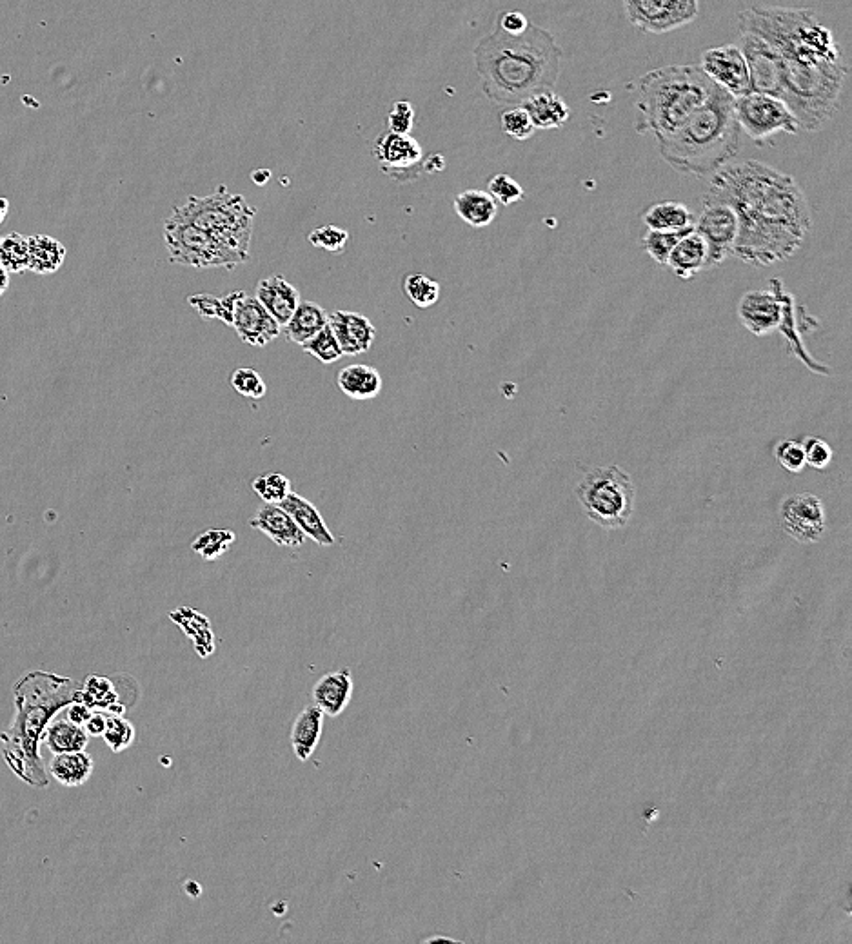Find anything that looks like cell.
I'll return each mask as SVG.
<instances>
[{"instance_id": "cb8c5ba5", "label": "cell", "mask_w": 852, "mask_h": 944, "mask_svg": "<svg viewBox=\"0 0 852 944\" xmlns=\"http://www.w3.org/2000/svg\"><path fill=\"white\" fill-rule=\"evenodd\" d=\"M707 260H709V247L696 229H691L687 235L680 238V242L674 246L673 253L667 260V266L671 267L674 275L682 280H691L698 273L707 271Z\"/></svg>"}, {"instance_id": "5bb4252c", "label": "cell", "mask_w": 852, "mask_h": 944, "mask_svg": "<svg viewBox=\"0 0 852 944\" xmlns=\"http://www.w3.org/2000/svg\"><path fill=\"white\" fill-rule=\"evenodd\" d=\"M738 48L744 53L751 88L756 93L778 97L782 95V69L780 57L769 42L749 31H738Z\"/></svg>"}, {"instance_id": "e575fe53", "label": "cell", "mask_w": 852, "mask_h": 944, "mask_svg": "<svg viewBox=\"0 0 852 944\" xmlns=\"http://www.w3.org/2000/svg\"><path fill=\"white\" fill-rule=\"evenodd\" d=\"M79 701L86 703L93 710H108L111 714H124V705H120L119 694L115 690L113 681L100 676H90L84 681V687L79 689Z\"/></svg>"}, {"instance_id": "9c48e42d", "label": "cell", "mask_w": 852, "mask_h": 944, "mask_svg": "<svg viewBox=\"0 0 852 944\" xmlns=\"http://www.w3.org/2000/svg\"><path fill=\"white\" fill-rule=\"evenodd\" d=\"M164 240L168 246L169 260L180 266L235 269L248 262V258L238 255L237 251L222 244L208 231L173 215L164 224Z\"/></svg>"}, {"instance_id": "f5cc1de1", "label": "cell", "mask_w": 852, "mask_h": 944, "mask_svg": "<svg viewBox=\"0 0 852 944\" xmlns=\"http://www.w3.org/2000/svg\"><path fill=\"white\" fill-rule=\"evenodd\" d=\"M66 712H68V719H70L71 723H75V725H79V727H84L86 721L91 718V714H93L95 710L88 707L86 703H82V701H73V703H70V705L66 707Z\"/></svg>"}, {"instance_id": "30bf717a", "label": "cell", "mask_w": 852, "mask_h": 944, "mask_svg": "<svg viewBox=\"0 0 852 944\" xmlns=\"http://www.w3.org/2000/svg\"><path fill=\"white\" fill-rule=\"evenodd\" d=\"M733 106L740 131L753 138L756 144H765L782 133H800V126L791 109L778 97L751 91L747 95L736 97Z\"/></svg>"}, {"instance_id": "484cf974", "label": "cell", "mask_w": 852, "mask_h": 944, "mask_svg": "<svg viewBox=\"0 0 852 944\" xmlns=\"http://www.w3.org/2000/svg\"><path fill=\"white\" fill-rule=\"evenodd\" d=\"M529 117L533 120L536 129H558L567 124L571 118V109L567 106L564 97L553 89H544L531 95L522 104Z\"/></svg>"}, {"instance_id": "4fadbf2b", "label": "cell", "mask_w": 852, "mask_h": 944, "mask_svg": "<svg viewBox=\"0 0 852 944\" xmlns=\"http://www.w3.org/2000/svg\"><path fill=\"white\" fill-rule=\"evenodd\" d=\"M694 229L704 236L709 247V269L724 264L729 256H733L738 220L731 207L720 202H704L700 217L694 220Z\"/></svg>"}, {"instance_id": "9a60e30c", "label": "cell", "mask_w": 852, "mask_h": 944, "mask_svg": "<svg viewBox=\"0 0 852 944\" xmlns=\"http://www.w3.org/2000/svg\"><path fill=\"white\" fill-rule=\"evenodd\" d=\"M700 68L714 86L725 89L734 99L753 91L744 53L736 44L704 51Z\"/></svg>"}, {"instance_id": "d6a6232c", "label": "cell", "mask_w": 852, "mask_h": 944, "mask_svg": "<svg viewBox=\"0 0 852 944\" xmlns=\"http://www.w3.org/2000/svg\"><path fill=\"white\" fill-rule=\"evenodd\" d=\"M42 741L53 754H62V752L86 750L90 743V736L84 728L71 723L70 719L53 718L42 734Z\"/></svg>"}, {"instance_id": "e0dca14e", "label": "cell", "mask_w": 852, "mask_h": 944, "mask_svg": "<svg viewBox=\"0 0 852 944\" xmlns=\"http://www.w3.org/2000/svg\"><path fill=\"white\" fill-rule=\"evenodd\" d=\"M375 153L382 171L402 182L417 178L424 168V151L411 135L389 131L378 138Z\"/></svg>"}, {"instance_id": "74e56055", "label": "cell", "mask_w": 852, "mask_h": 944, "mask_svg": "<svg viewBox=\"0 0 852 944\" xmlns=\"http://www.w3.org/2000/svg\"><path fill=\"white\" fill-rule=\"evenodd\" d=\"M691 229H685V231H651V229H647L644 236L645 253L651 256L658 266H667V260L673 253L674 246Z\"/></svg>"}, {"instance_id": "3957f363", "label": "cell", "mask_w": 852, "mask_h": 944, "mask_svg": "<svg viewBox=\"0 0 852 944\" xmlns=\"http://www.w3.org/2000/svg\"><path fill=\"white\" fill-rule=\"evenodd\" d=\"M79 687L70 678L44 670L24 674L13 687V718L0 734V752L11 772L31 787L50 785L40 758L42 734L62 708L79 701Z\"/></svg>"}, {"instance_id": "f546056e", "label": "cell", "mask_w": 852, "mask_h": 944, "mask_svg": "<svg viewBox=\"0 0 852 944\" xmlns=\"http://www.w3.org/2000/svg\"><path fill=\"white\" fill-rule=\"evenodd\" d=\"M93 767L95 763L90 754H86V750L55 754L50 761L51 776L64 787L84 785L93 774Z\"/></svg>"}, {"instance_id": "681fc988", "label": "cell", "mask_w": 852, "mask_h": 944, "mask_svg": "<svg viewBox=\"0 0 852 944\" xmlns=\"http://www.w3.org/2000/svg\"><path fill=\"white\" fill-rule=\"evenodd\" d=\"M387 124H389V131H393V133L409 135V131L413 129V124H415L413 106L406 100L395 102V106H393L389 118H387Z\"/></svg>"}, {"instance_id": "6f0895ef", "label": "cell", "mask_w": 852, "mask_h": 944, "mask_svg": "<svg viewBox=\"0 0 852 944\" xmlns=\"http://www.w3.org/2000/svg\"><path fill=\"white\" fill-rule=\"evenodd\" d=\"M8 211H10V202H8L6 198H0V224L4 222V218H6V215H8Z\"/></svg>"}, {"instance_id": "ffe728a7", "label": "cell", "mask_w": 852, "mask_h": 944, "mask_svg": "<svg viewBox=\"0 0 852 944\" xmlns=\"http://www.w3.org/2000/svg\"><path fill=\"white\" fill-rule=\"evenodd\" d=\"M327 324L337 336L342 353L349 356L367 353L377 336V329L367 316L351 311H337L327 316Z\"/></svg>"}, {"instance_id": "db71d44e", "label": "cell", "mask_w": 852, "mask_h": 944, "mask_svg": "<svg viewBox=\"0 0 852 944\" xmlns=\"http://www.w3.org/2000/svg\"><path fill=\"white\" fill-rule=\"evenodd\" d=\"M242 296H244L242 291H233V293H229L228 296L222 298V315H220V320H222L224 324H233L235 311H237V305Z\"/></svg>"}, {"instance_id": "f907efd6", "label": "cell", "mask_w": 852, "mask_h": 944, "mask_svg": "<svg viewBox=\"0 0 852 944\" xmlns=\"http://www.w3.org/2000/svg\"><path fill=\"white\" fill-rule=\"evenodd\" d=\"M188 302L204 320H220L222 298L213 295H195L191 296Z\"/></svg>"}, {"instance_id": "83f0119b", "label": "cell", "mask_w": 852, "mask_h": 944, "mask_svg": "<svg viewBox=\"0 0 852 944\" xmlns=\"http://www.w3.org/2000/svg\"><path fill=\"white\" fill-rule=\"evenodd\" d=\"M337 385L351 400H371L382 391V376L371 365H347L338 373Z\"/></svg>"}, {"instance_id": "8992f818", "label": "cell", "mask_w": 852, "mask_h": 944, "mask_svg": "<svg viewBox=\"0 0 852 944\" xmlns=\"http://www.w3.org/2000/svg\"><path fill=\"white\" fill-rule=\"evenodd\" d=\"M738 31H749L769 42L780 59L798 64L845 62L833 31L816 11L780 6H753L738 15Z\"/></svg>"}, {"instance_id": "ac0fdd59", "label": "cell", "mask_w": 852, "mask_h": 944, "mask_svg": "<svg viewBox=\"0 0 852 944\" xmlns=\"http://www.w3.org/2000/svg\"><path fill=\"white\" fill-rule=\"evenodd\" d=\"M780 295H782V322H780V327L778 331L782 333L785 342H787V351L789 354L796 356L800 362H802L809 371H813L814 374H820V376H829L831 374V369L827 365L818 362L816 358L811 356V353L805 349V344H803L802 335L805 333H811V324H816L814 318H809L807 313L803 311V307L796 305V300L794 296L785 289V286H782L780 289Z\"/></svg>"}, {"instance_id": "7a4b0ae2", "label": "cell", "mask_w": 852, "mask_h": 944, "mask_svg": "<svg viewBox=\"0 0 852 944\" xmlns=\"http://www.w3.org/2000/svg\"><path fill=\"white\" fill-rule=\"evenodd\" d=\"M562 50L553 33L529 24L522 35L496 26L476 44L475 66L487 99L495 106H522L538 91L553 89L560 77Z\"/></svg>"}, {"instance_id": "277c9868", "label": "cell", "mask_w": 852, "mask_h": 944, "mask_svg": "<svg viewBox=\"0 0 852 944\" xmlns=\"http://www.w3.org/2000/svg\"><path fill=\"white\" fill-rule=\"evenodd\" d=\"M734 97L714 86L704 106L680 128L656 138L660 155L682 175L707 177L731 162L740 149V126L734 117Z\"/></svg>"}, {"instance_id": "816d5d0a", "label": "cell", "mask_w": 852, "mask_h": 944, "mask_svg": "<svg viewBox=\"0 0 852 944\" xmlns=\"http://www.w3.org/2000/svg\"><path fill=\"white\" fill-rule=\"evenodd\" d=\"M529 20L522 11H504L498 17V28L506 31L507 35H522L529 28Z\"/></svg>"}, {"instance_id": "60d3db41", "label": "cell", "mask_w": 852, "mask_h": 944, "mask_svg": "<svg viewBox=\"0 0 852 944\" xmlns=\"http://www.w3.org/2000/svg\"><path fill=\"white\" fill-rule=\"evenodd\" d=\"M302 349L308 354H313L318 362H322V364H333V362H337L338 358L344 356L340 345H338L337 336H335L329 324L324 329H320L313 338H309L308 342L302 345Z\"/></svg>"}, {"instance_id": "ee69618b", "label": "cell", "mask_w": 852, "mask_h": 944, "mask_svg": "<svg viewBox=\"0 0 852 944\" xmlns=\"http://www.w3.org/2000/svg\"><path fill=\"white\" fill-rule=\"evenodd\" d=\"M489 195L495 198V202L504 204V206H513V204L524 200V197H526L524 187L520 186L515 178L504 175V173L495 175L489 180Z\"/></svg>"}, {"instance_id": "d4e9b609", "label": "cell", "mask_w": 852, "mask_h": 944, "mask_svg": "<svg viewBox=\"0 0 852 944\" xmlns=\"http://www.w3.org/2000/svg\"><path fill=\"white\" fill-rule=\"evenodd\" d=\"M282 509L291 514V518L295 520L300 531L306 534V538L309 540L315 541L318 545L322 547H331L335 545V536L333 532L327 529L326 522L324 518L320 516L317 507L313 503L308 502L306 498H302L297 492H289L288 498L284 502L280 503Z\"/></svg>"}, {"instance_id": "9f6ffc18", "label": "cell", "mask_w": 852, "mask_h": 944, "mask_svg": "<svg viewBox=\"0 0 852 944\" xmlns=\"http://www.w3.org/2000/svg\"><path fill=\"white\" fill-rule=\"evenodd\" d=\"M8 286H10V273L0 266V296L6 293Z\"/></svg>"}, {"instance_id": "f1b7e54d", "label": "cell", "mask_w": 852, "mask_h": 944, "mask_svg": "<svg viewBox=\"0 0 852 944\" xmlns=\"http://www.w3.org/2000/svg\"><path fill=\"white\" fill-rule=\"evenodd\" d=\"M455 211L471 227H487L493 224L498 213L495 198L482 189H467L455 198Z\"/></svg>"}, {"instance_id": "836d02e7", "label": "cell", "mask_w": 852, "mask_h": 944, "mask_svg": "<svg viewBox=\"0 0 852 944\" xmlns=\"http://www.w3.org/2000/svg\"><path fill=\"white\" fill-rule=\"evenodd\" d=\"M327 325V313L315 302H300L286 327V336L293 344L304 345Z\"/></svg>"}, {"instance_id": "4316f807", "label": "cell", "mask_w": 852, "mask_h": 944, "mask_svg": "<svg viewBox=\"0 0 852 944\" xmlns=\"http://www.w3.org/2000/svg\"><path fill=\"white\" fill-rule=\"evenodd\" d=\"M322 721L324 712L311 705L298 714L291 727V747L300 761H309L315 754L320 738H322Z\"/></svg>"}, {"instance_id": "7402d4cb", "label": "cell", "mask_w": 852, "mask_h": 944, "mask_svg": "<svg viewBox=\"0 0 852 944\" xmlns=\"http://www.w3.org/2000/svg\"><path fill=\"white\" fill-rule=\"evenodd\" d=\"M257 298L280 327L288 324L300 305V293L282 275L264 278L257 287Z\"/></svg>"}, {"instance_id": "ba28073f", "label": "cell", "mask_w": 852, "mask_h": 944, "mask_svg": "<svg viewBox=\"0 0 852 944\" xmlns=\"http://www.w3.org/2000/svg\"><path fill=\"white\" fill-rule=\"evenodd\" d=\"M576 498L591 522L615 531L625 527L635 512V482L618 465H600L578 483Z\"/></svg>"}, {"instance_id": "f35d334b", "label": "cell", "mask_w": 852, "mask_h": 944, "mask_svg": "<svg viewBox=\"0 0 852 944\" xmlns=\"http://www.w3.org/2000/svg\"><path fill=\"white\" fill-rule=\"evenodd\" d=\"M404 293L420 309L433 307L440 298V284L422 273L407 275L404 280Z\"/></svg>"}, {"instance_id": "6da1fadb", "label": "cell", "mask_w": 852, "mask_h": 944, "mask_svg": "<svg viewBox=\"0 0 852 944\" xmlns=\"http://www.w3.org/2000/svg\"><path fill=\"white\" fill-rule=\"evenodd\" d=\"M704 202L731 207L738 220L733 256L747 266L769 267L796 255L813 227L802 187L760 160H736L716 169Z\"/></svg>"}, {"instance_id": "8d00e7d4", "label": "cell", "mask_w": 852, "mask_h": 944, "mask_svg": "<svg viewBox=\"0 0 852 944\" xmlns=\"http://www.w3.org/2000/svg\"><path fill=\"white\" fill-rule=\"evenodd\" d=\"M237 536L235 532L228 529H209V531L200 532L199 536L191 543V551L199 554L204 560H218L229 551V547L235 543Z\"/></svg>"}, {"instance_id": "bcb514c9", "label": "cell", "mask_w": 852, "mask_h": 944, "mask_svg": "<svg viewBox=\"0 0 852 944\" xmlns=\"http://www.w3.org/2000/svg\"><path fill=\"white\" fill-rule=\"evenodd\" d=\"M231 385L238 394H242L246 398H253V400L264 398L266 391H268L262 376L255 369H248V367L237 369L235 373L231 374Z\"/></svg>"}, {"instance_id": "ab89813d", "label": "cell", "mask_w": 852, "mask_h": 944, "mask_svg": "<svg viewBox=\"0 0 852 944\" xmlns=\"http://www.w3.org/2000/svg\"><path fill=\"white\" fill-rule=\"evenodd\" d=\"M251 489L255 491V494H258V498L262 502H266L268 505H280L291 492V482H289L288 476H284L280 472H269V474H262V476L255 478L251 483Z\"/></svg>"}, {"instance_id": "7c38bea8", "label": "cell", "mask_w": 852, "mask_h": 944, "mask_svg": "<svg viewBox=\"0 0 852 944\" xmlns=\"http://www.w3.org/2000/svg\"><path fill=\"white\" fill-rule=\"evenodd\" d=\"M780 523L783 531L800 543H816L827 531V516L823 502L811 492H798L780 505Z\"/></svg>"}, {"instance_id": "d590c367", "label": "cell", "mask_w": 852, "mask_h": 944, "mask_svg": "<svg viewBox=\"0 0 852 944\" xmlns=\"http://www.w3.org/2000/svg\"><path fill=\"white\" fill-rule=\"evenodd\" d=\"M0 266L10 275H19L30 267V246L26 236L10 233L0 238Z\"/></svg>"}, {"instance_id": "f6af8a7d", "label": "cell", "mask_w": 852, "mask_h": 944, "mask_svg": "<svg viewBox=\"0 0 852 944\" xmlns=\"http://www.w3.org/2000/svg\"><path fill=\"white\" fill-rule=\"evenodd\" d=\"M308 240L313 246L320 247L329 253H344L349 233L346 229H340L337 226H322L313 229L309 233Z\"/></svg>"}, {"instance_id": "52a82bcc", "label": "cell", "mask_w": 852, "mask_h": 944, "mask_svg": "<svg viewBox=\"0 0 852 944\" xmlns=\"http://www.w3.org/2000/svg\"><path fill=\"white\" fill-rule=\"evenodd\" d=\"M173 217L208 231L222 244L249 260L253 238V220L257 209L242 195H231L226 187H218L209 197H191L173 209Z\"/></svg>"}, {"instance_id": "4dcf8cb0", "label": "cell", "mask_w": 852, "mask_h": 944, "mask_svg": "<svg viewBox=\"0 0 852 944\" xmlns=\"http://www.w3.org/2000/svg\"><path fill=\"white\" fill-rule=\"evenodd\" d=\"M693 211L682 202H658L645 211L644 224L651 231H685L694 227Z\"/></svg>"}, {"instance_id": "44dd1931", "label": "cell", "mask_w": 852, "mask_h": 944, "mask_svg": "<svg viewBox=\"0 0 852 944\" xmlns=\"http://www.w3.org/2000/svg\"><path fill=\"white\" fill-rule=\"evenodd\" d=\"M249 525L264 532L269 540L275 541L280 547L298 549L306 543V534L300 531L291 514L280 505L266 503V507L258 509L257 514L249 520Z\"/></svg>"}, {"instance_id": "b9f144b4", "label": "cell", "mask_w": 852, "mask_h": 944, "mask_svg": "<svg viewBox=\"0 0 852 944\" xmlns=\"http://www.w3.org/2000/svg\"><path fill=\"white\" fill-rule=\"evenodd\" d=\"M102 738L106 741V745H108L111 752L120 754V752H124L126 748L133 745L135 727L129 723L128 719L122 718L119 714H109Z\"/></svg>"}, {"instance_id": "2e32d148", "label": "cell", "mask_w": 852, "mask_h": 944, "mask_svg": "<svg viewBox=\"0 0 852 944\" xmlns=\"http://www.w3.org/2000/svg\"><path fill=\"white\" fill-rule=\"evenodd\" d=\"M780 278H773L769 282L767 291H747L738 302V318L749 333L756 336H767L778 331L782 322V289Z\"/></svg>"}, {"instance_id": "d6986e66", "label": "cell", "mask_w": 852, "mask_h": 944, "mask_svg": "<svg viewBox=\"0 0 852 944\" xmlns=\"http://www.w3.org/2000/svg\"><path fill=\"white\" fill-rule=\"evenodd\" d=\"M238 338L244 344L253 347H266L271 344L282 331L277 320L269 315L266 307L258 302L255 296H242L235 311L233 324Z\"/></svg>"}, {"instance_id": "7bdbcfd3", "label": "cell", "mask_w": 852, "mask_h": 944, "mask_svg": "<svg viewBox=\"0 0 852 944\" xmlns=\"http://www.w3.org/2000/svg\"><path fill=\"white\" fill-rule=\"evenodd\" d=\"M500 126L504 133L515 140H527L536 133L535 124L524 106H511L500 117Z\"/></svg>"}, {"instance_id": "603a6c76", "label": "cell", "mask_w": 852, "mask_h": 944, "mask_svg": "<svg viewBox=\"0 0 852 944\" xmlns=\"http://www.w3.org/2000/svg\"><path fill=\"white\" fill-rule=\"evenodd\" d=\"M353 694L351 670L338 669L318 679L313 689V701L324 716L338 718L346 710Z\"/></svg>"}, {"instance_id": "5b68a950", "label": "cell", "mask_w": 852, "mask_h": 944, "mask_svg": "<svg viewBox=\"0 0 852 944\" xmlns=\"http://www.w3.org/2000/svg\"><path fill=\"white\" fill-rule=\"evenodd\" d=\"M638 133L665 137L684 124L694 111L704 106L714 84L700 66H665L645 73L633 84Z\"/></svg>"}, {"instance_id": "1f68e13d", "label": "cell", "mask_w": 852, "mask_h": 944, "mask_svg": "<svg viewBox=\"0 0 852 944\" xmlns=\"http://www.w3.org/2000/svg\"><path fill=\"white\" fill-rule=\"evenodd\" d=\"M30 246V271L37 275L57 273L66 260V247L57 238L48 235H33L28 238Z\"/></svg>"}, {"instance_id": "c3c4849f", "label": "cell", "mask_w": 852, "mask_h": 944, "mask_svg": "<svg viewBox=\"0 0 852 944\" xmlns=\"http://www.w3.org/2000/svg\"><path fill=\"white\" fill-rule=\"evenodd\" d=\"M803 445V454H805V465L823 471L833 462V449L831 445L818 438V436H809L805 438Z\"/></svg>"}, {"instance_id": "8fae6325", "label": "cell", "mask_w": 852, "mask_h": 944, "mask_svg": "<svg viewBox=\"0 0 852 944\" xmlns=\"http://www.w3.org/2000/svg\"><path fill=\"white\" fill-rule=\"evenodd\" d=\"M625 15L636 30L664 35L698 17V0H624Z\"/></svg>"}, {"instance_id": "11a10c76", "label": "cell", "mask_w": 852, "mask_h": 944, "mask_svg": "<svg viewBox=\"0 0 852 944\" xmlns=\"http://www.w3.org/2000/svg\"><path fill=\"white\" fill-rule=\"evenodd\" d=\"M106 721H108V716L95 710V712L91 714V718L86 721V725H84L82 728L88 732V736H95V738H97V736H102V734H104Z\"/></svg>"}, {"instance_id": "7dc6e473", "label": "cell", "mask_w": 852, "mask_h": 944, "mask_svg": "<svg viewBox=\"0 0 852 944\" xmlns=\"http://www.w3.org/2000/svg\"><path fill=\"white\" fill-rule=\"evenodd\" d=\"M774 458L780 463V467L787 472H802L805 465V454H803V445L794 440H785L776 445L774 449Z\"/></svg>"}]
</instances>
